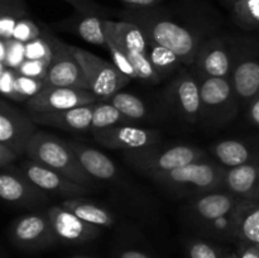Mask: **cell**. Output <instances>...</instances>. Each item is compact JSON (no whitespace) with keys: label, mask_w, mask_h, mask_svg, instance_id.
Segmentation results:
<instances>
[{"label":"cell","mask_w":259,"mask_h":258,"mask_svg":"<svg viewBox=\"0 0 259 258\" xmlns=\"http://www.w3.org/2000/svg\"><path fill=\"white\" fill-rule=\"evenodd\" d=\"M132 121L126 118L123 113L118 110L114 105L109 104L108 101H101L95 104L93 115V123H91V133L101 129L111 128L115 125H123V124H131Z\"/></svg>","instance_id":"obj_30"},{"label":"cell","mask_w":259,"mask_h":258,"mask_svg":"<svg viewBox=\"0 0 259 258\" xmlns=\"http://www.w3.org/2000/svg\"><path fill=\"white\" fill-rule=\"evenodd\" d=\"M147 55H148L149 62L153 66L154 71L158 73L161 80L171 77L174 73L177 72L182 63V61L180 60V57L174 51L164 47V46L158 45L152 39H148Z\"/></svg>","instance_id":"obj_27"},{"label":"cell","mask_w":259,"mask_h":258,"mask_svg":"<svg viewBox=\"0 0 259 258\" xmlns=\"http://www.w3.org/2000/svg\"><path fill=\"white\" fill-rule=\"evenodd\" d=\"M75 57L81 63L86 78L90 85V91L95 94L99 100L104 101L119 93L120 89L128 85L131 78L124 75L114 63L106 62L99 56L71 46Z\"/></svg>","instance_id":"obj_5"},{"label":"cell","mask_w":259,"mask_h":258,"mask_svg":"<svg viewBox=\"0 0 259 258\" xmlns=\"http://www.w3.org/2000/svg\"><path fill=\"white\" fill-rule=\"evenodd\" d=\"M232 2H233V3H234V2H238V0H232Z\"/></svg>","instance_id":"obj_49"},{"label":"cell","mask_w":259,"mask_h":258,"mask_svg":"<svg viewBox=\"0 0 259 258\" xmlns=\"http://www.w3.org/2000/svg\"><path fill=\"white\" fill-rule=\"evenodd\" d=\"M20 169L27 175L28 179L35 186L43 190L46 194L50 192V194L57 195V196H66L71 199V197L82 196V195L93 191V189H90V187L77 184L68 177L63 176L60 172L30 158L23 162Z\"/></svg>","instance_id":"obj_15"},{"label":"cell","mask_w":259,"mask_h":258,"mask_svg":"<svg viewBox=\"0 0 259 258\" xmlns=\"http://www.w3.org/2000/svg\"><path fill=\"white\" fill-rule=\"evenodd\" d=\"M235 210L222 215V217L217 218L211 222L204 223L206 232H209L214 237L222 238V239L237 238V212H235Z\"/></svg>","instance_id":"obj_34"},{"label":"cell","mask_w":259,"mask_h":258,"mask_svg":"<svg viewBox=\"0 0 259 258\" xmlns=\"http://www.w3.org/2000/svg\"><path fill=\"white\" fill-rule=\"evenodd\" d=\"M0 196L7 204L28 209L39 207L48 202L47 194L35 186L22 169L13 166L2 168Z\"/></svg>","instance_id":"obj_10"},{"label":"cell","mask_w":259,"mask_h":258,"mask_svg":"<svg viewBox=\"0 0 259 258\" xmlns=\"http://www.w3.org/2000/svg\"><path fill=\"white\" fill-rule=\"evenodd\" d=\"M190 258H224L219 248L202 239H192L187 244Z\"/></svg>","instance_id":"obj_38"},{"label":"cell","mask_w":259,"mask_h":258,"mask_svg":"<svg viewBox=\"0 0 259 258\" xmlns=\"http://www.w3.org/2000/svg\"><path fill=\"white\" fill-rule=\"evenodd\" d=\"M96 142L111 149H123L124 152L142 151L157 146L161 142V134L152 129L139 126L115 125L111 128L93 132Z\"/></svg>","instance_id":"obj_13"},{"label":"cell","mask_w":259,"mask_h":258,"mask_svg":"<svg viewBox=\"0 0 259 258\" xmlns=\"http://www.w3.org/2000/svg\"><path fill=\"white\" fill-rule=\"evenodd\" d=\"M224 258H239V254L238 253H229V254L224 255Z\"/></svg>","instance_id":"obj_47"},{"label":"cell","mask_w":259,"mask_h":258,"mask_svg":"<svg viewBox=\"0 0 259 258\" xmlns=\"http://www.w3.org/2000/svg\"><path fill=\"white\" fill-rule=\"evenodd\" d=\"M9 238L24 250L43 249L57 242L47 212H30L18 218L10 225Z\"/></svg>","instance_id":"obj_9"},{"label":"cell","mask_w":259,"mask_h":258,"mask_svg":"<svg viewBox=\"0 0 259 258\" xmlns=\"http://www.w3.org/2000/svg\"><path fill=\"white\" fill-rule=\"evenodd\" d=\"M104 32H105L106 37V48H108L109 52H110L114 65H115L124 75L128 76L131 80L138 78L136 68L133 67L132 62L129 61L128 56H126L125 51H124L123 48V45H121L120 40L116 38V35L114 34L113 29H111L110 24H109V19H105V22H104Z\"/></svg>","instance_id":"obj_29"},{"label":"cell","mask_w":259,"mask_h":258,"mask_svg":"<svg viewBox=\"0 0 259 258\" xmlns=\"http://www.w3.org/2000/svg\"><path fill=\"white\" fill-rule=\"evenodd\" d=\"M18 157H19V154L14 149H12L9 146L0 142V168L12 166V163Z\"/></svg>","instance_id":"obj_42"},{"label":"cell","mask_w":259,"mask_h":258,"mask_svg":"<svg viewBox=\"0 0 259 258\" xmlns=\"http://www.w3.org/2000/svg\"><path fill=\"white\" fill-rule=\"evenodd\" d=\"M225 171L217 162L201 158L152 180L180 195H200L224 187Z\"/></svg>","instance_id":"obj_3"},{"label":"cell","mask_w":259,"mask_h":258,"mask_svg":"<svg viewBox=\"0 0 259 258\" xmlns=\"http://www.w3.org/2000/svg\"><path fill=\"white\" fill-rule=\"evenodd\" d=\"M68 146L75 152L76 157L85 168V171L95 180L111 181L118 177V168L115 163L103 152L85 146L80 142L66 141Z\"/></svg>","instance_id":"obj_21"},{"label":"cell","mask_w":259,"mask_h":258,"mask_svg":"<svg viewBox=\"0 0 259 258\" xmlns=\"http://www.w3.org/2000/svg\"><path fill=\"white\" fill-rule=\"evenodd\" d=\"M238 254H239V258H259V248L253 247V245L240 244Z\"/></svg>","instance_id":"obj_45"},{"label":"cell","mask_w":259,"mask_h":258,"mask_svg":"<svg viewBox=\"0 0 259 258\" xmlns=\"http://www.w3.org/2000/svg\"><path fill=\"white\" fill-rule=\"evenodd\" d=\"M201 115L210 123L225 124L237 113V95L233 82L224 77L201 76Z\"/></svg>","instance_id":"obj_6"},{"label":"cell","mask_w":259,"mask_h":258,"mask_svg":"<svg viewBox=\"0 0 259 258\" xmlns=\"http://www.w3.org/2000/svg\"><path fill=\"white\" fill-rule=\"evenodd\" d=\"M233 88L239 100L250 101L259 93V62L244 60L235 67L233 73Z\"/></svg>","instance_id":"obj_25"},{"label":"cell","mask_w":259,"mask_h":258,"mask_svg":"<svg viewBox=\"0 0 259 258\" xmlns=\"http://www.w3.org/2000/svg\"><path fill=\"white\" fill-rule=\"evenodd\" d=\"M240 201L242 200L238 199L228 190H214L196 195L191 201V212L204 224L222 215L234 211Z\"/></svg>","instance_id":"obj_18"},{"label":"cell","mask_w":259,"mask_h":258,"mask_svg":"<svg viewBox=\"0 0 259 258\" xmlns=\"http://www.w3.org/2000/svg\"><path fill=\"white\" fill-rule=\"evenodd\" d=\"M25 154L33 161L60 172L77 184L90 189L96 187V180L85 171L67 142L53 134L37 131L28 144Z\"/></svg>","instance_id":"obj_2"},{"label":"cell","mask_w":259,"mask_h":258,"mask_svg":"<svg viewBox=\"0 0 259 258\" xmlns=\"http://www.w3.org/2000/svg\"><path fill=\"white\" fill-rule=\"evenodd\" d=\"M124 156L139 172L154 179L204 158L205 152L191 146H174L164 149L154 146L142 151L125 152Z\"/></svg>","instance_id":"obj_4"},{"label":"cell","mask_w":259,"mask_h":258,"mask_svg":"<svg viewBox=\"0 0 259 258\" xmlns=\"http://www.w3.org/2000/svg\"><path fill=\"white\" fill-rule=\"evenodd\" d=\"M18 72L13 68L0 67V91L5 99H12L14 96V82Z\"/></svg>","instance_id":"obj_40"},{"label":"cell","mask_w":259,"mask_h":258,"mask_svg":"<svg viewBox=\"0 0 259 258\" xmlns=\"http://www.w3.org/2000/svg\"><path fill=\"white\" fill-rule=\"evenodd\" d=\"M48 66L50 62L47 61H37V60H25L19 68L17 70L18 73L29 77L43 78L45 80L48 72Z\"/></svg>","instance_id":"obj_39"},{"label":"cell","mask_w":259,"mask_h":258,"mask_svg":"<svg viewBox=\"0 0 259 258\" xmlns=\"http://www.w3.org/2000/svg\"><path fill=\"white\" fill-rule=\"evenodd\" d=\"M104 101H108L109 104L115 106L120 113L133 121L143 119L147 114L146 104L143 103V100L132 94L119 91Z\"/></svg>","instance_id":"obj_31"},{"label":"cell","mask_w":259,"mask_h":258,"mask_svg":"<svg viewBox=\"0 0 259 258\" xmlns=\"http://www.w3.org/2000/svg\"><path fill=\"white\" fill-rule=\"evenodd\" d=\"M132 9H147V8L158 7L163 0H120Z\"/></svg>","instance_id":"obj_43"},{"label":"cell","mask_w":259,"mask_h":258,"mask_svg":"<svg viewBox=\"0 0 259 258\" xmlns=\"http://www.w3.org/2000/svg\"><path fill=\"white\" fill-rule=\"evenodd\" d=\"M118 258H149L146 253L141 252V250H136V249H128L124 250L119 254Z\"/></svg>","instance_id":"obj_46"},{"label":"cell","mask_w":259,"mask_h":258,"mask_svg":"<svg viewBox=\"0 0 259 258\" xmlns=\"http://www.w3.org/2000/svg\"><path fill=\"white\" fill-rule=\"evenodd\" d=\"M248 116H249V120L252 121L253 124L259 126V93L257 94V96L250 101Z\"/></svg>","instance_id":"obj_44"},{"label":"cell","mask_w":259,"mask_h":258,"mask_svg":"<svg viewBox=\"0 0 259 258\" xmlns=\"http://www.w3.org/2000/svg\"><path fill=\"white\" fill-rule=\"evenodd\" d=\"M123 20L138 25L148 39L174 51L182 63H195L200 48V38L190 28L180 24L157 7L129 9L121 13Z\"/></svg>","instance_id":"obj_1"},{"label":"cell","mask_w":259,"mask_h":258,"mask_svg":"<svg viewBox=\"0 0 259 258\" xmlns=\"http://www.w3.org/2000/svg\"><path fill=\"white\" fill-rule=\"evenodd\" d=\"M109 24H110L114 34L123 45L129 61L136 68L138 80L148 83H158L161 81V77L149 62L148 55H147L148 39L143 30L137 24L126 22V20H120V22L109 20Z\"/></svg>","instance_id":"obj_7"},{"label":"cell","mask_w":259,"mask_h":258,"mask_svg":"<svg viewBox=\"0 0 259 258\" xmlns=\"http://www.w3.org/2000/svg\"><path fill=\"white\" fill-rule=\"evenodd\" d=\"M37 126L30 116L24 115L19 109L7 100L0 101V142L14 149L19 156L27 153L30 139L37 133Z\"/></svg>","instance_id":"obj_11"},{"label":"cell","mask_w":259,"mask_h":258,"mask_svg":"<svg viewBox=\"0 0 259 258\" xmlns=\"http://www.w3.org/2000/svg\"><path fill=\"white\" fill-rule=\"evenodd\" d=\"M47 30L48 28L46 25L34 22L30 17H25L15 27L14 33H13V38L19 40V42L28 43L30 40H34L37 38L45 35Z\"/></svg>","instance_id":"obj_37"},{"label":"cell","mask_w":259,"mask_h":258,"mask_svg":"<svg viewBox=\"0 0 259 258\" xmlns=\"http://www.w3.org/2000/svg\"><path fill=\"white\" fill-rule=\"evenodd\" d=\"M95 104L77 106L67 110L52 111V113H34L29 111V116L35 124L65 129V131L83 132L90 131Z\"/></svg>","instance_id":"obj_17"},{"label":"cell","mask_w":259,"mask_h":258,"mask_svg":"<svg viewBox=\"0 0 259 258\" xmlns=\"http://www.w3.org/2000/svg\"><path fill=\"white\" fill-rule=\"evenodd\" d=\"M211 152L218 161L227 168L257 162L250 149L243 142L235 139H225L211 147Z\"/></svg>","instance_id":"obj_26"},{"label":"cell","mask_w":259,"mask_h":258,"mask_svg":"<svg viewBox=\"0 0 259 258\" xmlns=\"http://www.w3.org/2000/svg\"><path fill=\"white\" fill-rule=\"evenodd\" d=\"M63 207L72 211L80 219L96 225V227H111L115 223V215L106 207L83 197H71L62 202Z\"/></svg>","instance_id":"obj_24"},{"label":"cell","mask_w":259,"mask_h":258,"mask_svg":"<svg viewBox=\"0 0 259 258\" xmlns=\"http://www.w3.org/2000/svg\"><path fill=\"white\" fill-rule=\"evenodd\" d=\"M46 88V83L43 78L29 77L18 73L14 82V101H27L29 99L34 98L35 95L40 93Z\"/></svg>","instance_id":"obj_35"},{"label":"cell","mask_w":259,"mask_h":258,"mask_svg":"<svg viewBox=\"0 0 259 258\" xmlns=\"http://www.w3.org/2000/svg\"><path fill=\"white\" fill-rule=\"evenodd\" d=\"M51 42L53 47V56L45 78L46 86L90 90L82 66L73 55L71 46L61 42L53 34L51 37Z\"/></svg>","instance_id":"obj_8"},{"label":"cell","mask_w":259,"mask_h":258,"mask_svg":"<svg viewBox=\"0 0 259 258\" xmlns=\"http://www.w3.org/2000/svg\"><path fill=\"white\" fill-rule=\"evenodd\" d=\"M25 61V43L14 39H0V67L17 71Z\"/></svg>","instance_id":"obj_33"},{"label":"cell","mask_w":259,"mask_h":258,"mask_svg":"<svg viewBox=\"0 0 259 258\" xmlns=\"http://www.w3.org/2000/svg\"><path fill=\"white\" fill-rule=\"evenodd\" d=\"M51 37H52V33L48 29L45 35L25 43V60H37L51 62L53 56V47L52 42H51Z\"/></svg>","instance_id":"obj_36"},{"label":"cell","mask_w":259,"mask_h":258,"mask_svg":"<svg viewBox=\"0 0 259 258\" xmlns=\"http://www.w3.org/2000/svg\"><path fill=\"white\" fill-rule=\"evenodd\" d=\"M72 5L76 12L93 13V14H103V8L95 0H63Z\"/></svg>","instance_id":"obj_41"},{"label":"cell","mask_w":259,"mask_h":258,"mask_svg":"<svg viewBox=\"0 0 259 258\" xmlns=\"http://www.w3.org/2000/svg\"><path fill=\"white\" fill-rule=\"evenodd\" d=\"M195 67L201 76L229 78L230 57L222 39H210L200 46Z\"/></svg>","instance_id":"obj_20"},{"label":"cell","mask_w":259,"mask_h":258,"mask_svg":"<svg viewBox=\"0 0 259 258\" xmlns=\"http://www.w3.org/2000/svg\"><path fill=\"white\" fill-rule=\"evenodd\" d=\"M237 239L259 248V202L240 201L237 210Z\"/></svg>","instance_id":"obj_23"},{"label":"cell","mask_w":259,"mask_h":258,"mask_svg":"<svg viewBox=\"0 0 259 258\" xmlns=\"http://www.w3.org/2000/svg\"><path fill=\"white\" fill-rule=\"evenodd\" d=\"M233 19L240 28H259V0H238L233 4Z\"/></svg>","instance_id":"obj_32"},{"label":"cell","mask_w":259,"mask_h":258,"mask_svg":"<svg viewBox=\"0 0 259 258\" xmlns=\"http://www.w3.org/2000/svg\"><path fill=\"white\" fill-rule=\"evenodd\" d=\"M25 17L24 0H0V39H12L15 27Z\"/></svg>","instance_id":"obj_28"},{"label":"cell","mask_w":259,"mask_h":258,"mask_svg":"<svg viewBox=\"0 0 259 258\" xmlns=\"http://www.w3.org/2000/svg\"><path fill=\"white\" fill-rule=\"evenodd\" d=\"M72 258H86V257H72Z\"/></svg>","instance_id":"obj_48"},{"label":"cell","mask_w":259,"mask_h":258,"mask_svg":"<svg viewBox=\"0 0 259 258\" xmlns=\"http://www.w3.org/2000/svg\"><path fill=\"white\" fill-rule=\"evenodd\" d=\"M104 22H105V18L101 14L76 12L72 17L60 23V27H62V29L72 30L78 37L91 45L106 47Z\"/></svg>","instance_id":"obj_22"},{"label":"cell","mask_w":259,"mask_h":258,"mask_svg":"<svg viewBox=\"0 0 259 258\" xmlns=\"http://www.w3.org/2000/svg\"><path fill=\"white\" fill-rule=\"evenodd\" d=\"M224 189L243 201L259 202V162L227 168Z\"/></svg>","instance_id":"obj_19"},{"label":"cell","mask_w":259,"mask_h":258,"mask_svg":"<svg viewBox=\"0 0 259 258\" xmlns=\"http://www.w3.org/2000/svg\"><path fill=\"white\" fill-rule=\"evenodd\" d=\"M98 99V96L90 90L46 86L38 95L25 101V106L28 111L52 113V111L67 110L77 106L95 104Z\"/></svg>","instance_id":"obj_12"},{"label":"cell","mask_w":259,"mask_h":258,"mask_svg":"<svg viewBox=\"0 0 259 258\" xmlns=\"http://www.w3.org/2000/svg\"><path fill=\"white\" fill-rule=\"evenodd\" d=\"M57 242L65 244H82L94 240L100 234V228L80 219L62 205L46 210Z\"/></svg>","instance_id":"obj_14"},{"label":"cell","mask_w":259,"mask_h":258,"mask_svg":"<svg viewBox=\"0 0 259 258\" xmlns=\"http://www.w3.org/2000/svg\"><path fill=\"white\" fill-rule=\"evenodd\" d=\"M167 100L180 118L196 123L201 115V90L196 77L184 72L177 76L167 90Z\"/></svg>","instance_id":"obj_16"}]
</instances>
